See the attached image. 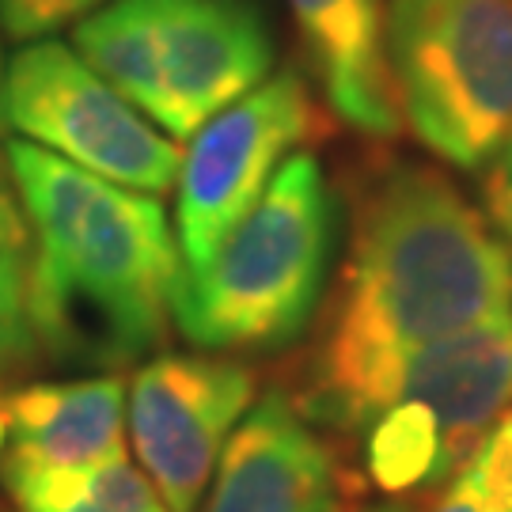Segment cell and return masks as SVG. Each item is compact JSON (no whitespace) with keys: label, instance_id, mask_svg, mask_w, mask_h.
I'll list each match as a JSON object with an SVG mask.
<instances>
[{"label":"cell","instance_id":"1","mask_svg":"<svg viewBox=\"0 0 512 512\" xmlns=\"http://www.w3.org/2000/svg\"><path fill=\"white\" fill-rule=\"evenodd\" d=\"M512 308V258L444 171L384 167L353 205L346 266L293 403L319 429L357 433L425 349Z\"/></svg>","mask_w":512,"mask_h":512},{"label":"cell","instance_id":"2","mask_svg":"<svg viewBox=\"0 0 512 512\" xmlns=\"http://www.w3.org/2000/svg\"><path fill=\"white\" fill-rule=\"evenodd\" d=\"M4 164L31 224V323L57 365L122 368L164 349L183 251L160 198L107 183L31 141Z\"/></svg>","mask_w":512,"mask_h":512},{"label":"cell","instance_id":"3","mask_svg":"<svg viewBox=\"0 0 512 512\" xmlns=\"http://www.w3.org/2000/svg\"><path fill=\"white\" fill-rule=\"evenodd\" d=\"M330 251L334 198L323 167L293 152L217 251L183 270L175 327L228 357L293 346L323 300Z\"/></svg>","mask_w":512,"mask_h":512},{"label":"cell","instance_id":"4","mask_svg":"<svg viewBox=\"0 0 512 512\" xmlns=\"http://www.w3.org/2000/svg\"><path fill=\"white\" fill-rule=\"evenodd\" d=\"M387 65L437 160L475 171L512 137V0H387Z\"/></svg>","mask_w":512,"mask_h":512},{"label":"cell","instance_id":"5","mask_svg":"<svg viewBox=\"0 0 512 512\" xmlns=\"http://www.w3.org/2000/svg\"><path fill=\"white\" fill-rule=\"evenodd\" d=\"M512 410V308L425 349L365 425V475L410 497L456 475Z\"/></svg>","mask_w":512,"mask_h":512},{"label":"cell","instance_id":"6","mask_svg":"<svg viewBox=\"0 0 512 512\" xmlns=\"http://www.w3.org/2000/svg\"><path fill=\"white\" fill-rule=\"evenodd\" d=\"M4 126L99 179L164 198L183 148L118 95L73 46L38 38L4 65Z\"/></svg>","mask_w":512,"mask_h":512},{"label":"cell","instance_id":"7","mask_svg":"<svg viewBox=\"0 0 512 512\" xmlns=\"http://www.w3.org/2000/svg\"><path fill=\"white\" fill-rule=\"evenodd\" d=\"M323 129L327 118L296 69L266 76L213 114L190 137L175 179V236L186 266H202L262 198L277 167Z\"/></svg>","mask_w":512,"mask_h":512},{"label":"cell","instance_id":"8","mask_svg":"<svg viewBox=\"0 0 512 512\" xmlns=\"http://www.w3.org/2000/svg\"><path fill=\"white\" fill-rule=\"evenodd\" d=\"M258 399V372L228 353H156L126 391L129 444L167 512H198L224 440Z\"/></svg>","mask_w":512,"mask_h":512},{"label":"cell","instance_id":"9","mask_svg":"<svg viewBox=\"0 0 512 512\" xmlns=\"http://www.w3.org/2000/svg\"><path fill=\"white\" fill-rule=\"evenodd\" d=\"M160 114L171 141L258 88L274 65V31L262 0H148Z\"/></svg>","mask_w":512,"mask_h":512},{"label":"cell","instance_id":"10","mask_svg":"<svg viewBox=\"0 0 512 512\" xmlns=\"http://www.w3.org/2000/svg\"><path fill=\"white\" fill-rule=\"evenodd\" d=\"M361 475L289 391H266L239 418L202 512H353Z\"/></svg>","mask_w":512,"mask_h":512},{"label":"cell","instance_id":"11","mask_svg":"<svg viewBox=\"0 0 512 512\" xmlns=\"http://www.w3.org/2000/svg\"><path fill=\"white\" fill-rule=\"evenodd\" d=\"M8 440L0 482L92 467L126 452V380L118 372L88 380L16 387L4 399Z\"/></svg>","mask_w":512,"mask_h":512},{"label":"cell","instance_id":"12","mask_svg":"<svg viewBox=\"0 0 512 512\" xmlns=\"http://www.w3.org/2000/svg\"><path fill=\"white\" fill-rule=\"evenodd\" d=\"M289 12L327 107L365 137H395L403 110L387 65V0H289Z\"/></svg>","mask_w":512,"mask_h":512},{"label":"cell","instance_id":"13","mask_svg":"<svg viewBox=\"0 0 512 512\" xmlns=\"http://www.w3.org/2000/svg\"><path fill=\"white\" fill-rule=\"evenodd\" d=\"M73 50L118 95L156 122L160 114V73L152 46L148 0H110L73 27Z\"/></svg>","mask_w":512,"mask_h":512},{"label":"cell","instance_id":"14","mask_svg":"<svg viewBox=\"0 0 512 512\" xmlns=\"http://www.w3.org/2000/svg\"><path fill=\"white\" fill-rule=\"evenodd\" d=\"M19 512H167L156 486L129 456L99 459L92 467L50 471L4 482Z\"/></svg>","mask_w":512,"mask_h":512},{"label":"cell","instance_id":"15","mask_svg":"<svg viewBox=\"0 0 512 512\" xmlns=\"http://www.w3.org/2000/svg\"><path fill=\"white\" fill-rule=\"evenodd\" d=\"M42 357L31 323V224L0 160V384Z\"/></svg>","mask_w":512,"mask_h":512},{"label":"cell","instance_id":"16","mask_svg":"<svg viewBox=\"0 0 512 512\" xmlns=\"http://www.w3.org/2000/svg\"><path fill=\"white\" fill-rule=\"evenodd\" d=\"M486 512H512V410L475 444L459 467Z\"/></svg>","mask_w":512,"mask_h":512},{"label":"cell","instance_id":"17","mask_svg":"<svg viewBox=\"0 0 512 512\" xmlns=\"http://www.w3.org/2000/svg\"><path fill=\"white\" fill-rule=\"evenodd\" d=\"M110 0H0V31L12 42H38L80 23Z\"/></svg>","mask_w":512,"mask_h":512},{"label":"cell","instance_id":"18","mask_svg":"<svg viewBox=\"0 0 512 512\" xmlns=\"http://www.w3.org/2000/svg\"><path fill=\"white\" fill-rule=\"evenodd\" d=\"M486 167H490V175H486V209L490 213L486 217L497 228V236L509 247L512 258V137Z\"/></svg>","mask_w":512,"mask_h":512},{"label":"cell","instance_id":"19","mask_svg":"<svg viewBox=\"0 0 512 512\" xmlns=\"http://www.w3.org/2000/svg\"><path fill=\"white\" fill-rule=\"evenodd\" d=\"M429 512H486V509H482L478 494L471 490L467 475H463V471H456V478H452V482L440 490V497L429 505Z\"/></svg>","mask_w":512,"mask_h":512},{"label":"cell","instance_id":"20","mask_svg":"<svg viewBox=\"0 0 512 512\" xmlns=\"http://www.w3.org/2000/svg\"><path fill=\"white\" fill-rule=\"evenodd\" d=\"M353 512H418V505H410V497H395V501H387V505H372V509H357Z\"/></svg>","mask_w":512,"mask_h":512},{"label":"cell","instance_id":"21","mask_svg":"<svg viewBox=\"0 0 512 512\" xmlns=\"http://www.w3.org/2000/svg\"><path fill=\"white\" fill-rule=\"evenodd\" d=\"M0 95H4V50H0ZM4 103H0V133H4Z\"/></svg>","mask_w":512,"mask_h":512},{"label":"cell","instance_id":"22","mask_svg":"<svg viewBox=\"0 0 512 512\" xmlns=\"http://www.w3.org/2000/svg\"><path fill=\"white\" fill-rule=\"evenodd\" d=\"M4 440H8V418H4V399H0V452H4Z\"/></svg>","mask_w":512,"mask_h":512}]
</instances>
